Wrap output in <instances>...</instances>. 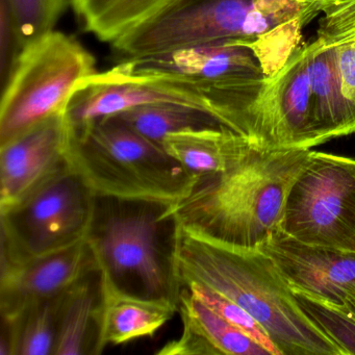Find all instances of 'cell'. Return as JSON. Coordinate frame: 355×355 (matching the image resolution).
I'll use <instances>...</instances> for the list:
<instances>
[{
  "label": "cell",
  "instance_id": "9a60e30c",
  "mask_svg": "<svg viewBox=\"0 0 355 355\" xmlns=\"http://www.w3.org/2000/svg\"><path fill=\"white\" fill-rule=\"evenodd\" d=\"M182 334L155 352L157 355H271L265 347L234 327L182 286L178 303Z\"/></svg>",
  "mask_w": 355,
  "mask_h": 355
},
{
  "label": "cell",
  "instance_id": "4316f807",
  "mask_svg": "<svg viewBox=\"0 0 355 355\" xmlns=\"http://www.w3.org/2000/svg\"><path fill=\"white\" fill-rule=\"evenodd\" d=\"M329 21L342 32L355 31V0L334 8L329 12Z\"/></svg>",
  "mask_w": 355,
  "mask_h": 355
},
{
  "label": "cell",
  "instance_id": "cb8c5ba5",
  "mask_svg": "<svg viewBox=\"0 0 355 355\" xmlns=\"http://www.w3.org/2000/svg\"><path fill=\"white\" fill-rule=\"evenodd\" d=\"M299 305L307 317L338 345L343 355L355 354V319L348 313L318 300L313 297L295 292Z\"/></svg>",
  "mask_w": 355,
  "mask_h": 355
},
{
  "label": "cell",
  "instance_id": "9c48e42d",
  "mask_svg": "<svg viewBox=\"0 0 355 355\" xmlns=\"http://www.w3.org/2000/svg\"><path fill=\"white\" fill-rule=\"evenodd\" d=\"M280 230L305 244L355 252V159L311 150L286 195Z\"/></svg>",
  "mask_w": 355,
  "mask_h": 355
},
{
  "label": "cell",
  "instance_id": "d6986e66",
  "mask_svg": "<svg viewBox=\"0 0 355 355\" xmlns=\"http://www.w3.org/2000/svg\"><path fill=\"white\" fill-rule=\"evenodd\" d=\"M101 295L98 271L85 276L65 293L53 355L94 354Z\"/></svg>",
  "mask_w": 355,
  "mask_h": 355
},
{
  "label": "cell",
  "instance_id": "ac0fdd59",
  "mask_svg": "<svg viewBox=\"0 0 355 355\" xmlns=\"http://www.w3.org/2000/svg\"><path fill=\"white\" fill-rule=\"evenodd\" d=\"M162 145L198 178L228 169L254 146L225 126L175 132L166 137Z\"/></svg>",
  "mask_w": 355,
  "mask_h": 355
},
{
  "label": "cell",
  "instance_id": "4fadbf2b",
  "mask_svg": "<svg viewBox=\"0 0 355 355\" xmlns=\"http://www.w3.org/2000/svg\"><path fill=\"white\" fill-rule=\"evenodd\" d=\"M294 292L342 309L355 297V252L305 244L277 230L259 247Z\"/></svg>",
  "mask_w": 355,
  "mask_h": 355
},
{
  "label": "cell",
  "instance_id": "7402d4cb",
  "mask_svg": "<svg viewBox=\"0 0 355 355\" xmlns=\"http://www.w3.org/2000/svg\"><path fill=\"white\" fill-rule=\"evenodd\" d=\"M114 116L141 136L159 145L166 137L175 132L223 126L205 112L172 103L141 105Z\"/></svg>",
  "mask_w": 355,
  "mask_h": 355
},
{
  "label": "cell",
  "instance_id": "e0dca14e",
  "mask_svg": "<svg viewBox=\"0 0 355 355\" xmlns=\"http://www.w3.org/2000/svg\"><path fill=\"white\" fill-rule=\"evenodd\" d=\"M101 292L95 355L101 354L107 345L155 336L178 311L175 305L128 296L105 288L101 282Z\"/></svg>",
  "mask_w": 355,
  "mask_h": 355
},
{
  "label": "cell",
  "instance_id": "52a82bcc",
  "mask_svg": "<svg viewBox=\"0 0 355 355\" xmlns=\"http://www.w3.org/2000/svg\"><path fill=\"white\" fill-rule=\"evenodd\" d=\"M95 73L94 55L63 33L53 31L22 49L3 88L0 146L65 114L80 83Z\"/></svg>",
  "mask_w": 355,
  "mask_h": 355
},
{
  "label": "cell",
  "instance_id": "7a4b0ae2",
  "mask_svg": "<svg viewBox=\"0 0 355 355\" xmlns=\"http://www.w3.org/2000/svg\"><path fill=\"white\" fill-rule=\"evenodd\" d=\"M311 151L253 146L228 169L199 178L168 213L176 223L214 242L259 249L280 230L286 195Z\"/></svg>",
  "mask_w": 355,
  "mask_h": 355
},
{
  "label": "cell",
  "instance_id": "83f0119b",
  "mask_svg": "<svg viewBox=\"0 0 355 355\" xmlns=\"http://www.w3.org/2000/svg\"><path fill=\"white\" fill-rule=\"evenodd\" d=\"M303 3L309 8L311 17H317L319 14L324 13L332 8L338 7L349 3L351 0H302Z\"/></svg>",
  "mask_w": 355,
  "mask_h": 355
},
{
  "label": "cell",
  "instance_id": "30bf717a",
  "mask_svg": "<svg viewBox=\"0 0 355 355\" xmlns=\"http://www.w3.org/2000/svg\"><path fill=\"white\" fill-rule=\"evenodd\" d=\"M309 47L302 44L266 78L251 113L249 141L265 149L317 146L311 111Z\"/></svg>",
  "mask_w": 355,
  "mask_h": 355
},
{
  "label": "cell",
  "instance_id": "7c38bea8",
  "mask_svg": "<svg viewBox=\"0 0 355 355\" xmlns=\"http://www.w3.org/2000/svg\"><path fill=\"white\" fill-rule=\"evenodd\" d=\"M72 128L65 114L0 146V211L17 205L69 166Z\"/></svg>",
  "mask_w": 355,
  "mask_h": 355
},
{
  "label": "cell",
  "instance_id": "ffe728a7",
  "mask_svg": "<svg viewBox=\"0 0 355 355\" xmlns=\"http://www.w3.org/2000/svg\"><path fill=\"white\" fill-rule=\"evenodd\" d=\"M65 293L31 305L10 321L3 320L0 354L53 355Z\"/></svg>",
  "mask_w": 355,
  "mask_h": 355
},
{
  "label": "cell",
  "instance_id": "d4e9b609",
  "mask_svg": "<svg viewBox=\"0 0 355 355\" xmlns=\"http://www.w3.org/2000/svg\"><path fill=\"white\" fill-rule=\"evenodd\" d=\"M193 294L200 298L207 306L221 315L226 321L230 322L234 327L250 336L251 338L265 347L271 355H282L277 347L272 342L265 328L240 305L224 297L223 295L211 290L202 284L190 282L184 284Z\"/></svg>",
  "mask_w": 355,
  "mask_h": 355
},
{
  "label": "cell",
  "instance_id": "44dd1931",
  "mask_svg": "<svg viewBox=\"0 0 355 355\" xmlns=\"http://www.w3.org/2000/svg\"><path fill=\"white\" fill-rule=\"evenodd\" d=\"M174 0H71L87 33L103 42L118 38L153 17Z\"/></svg>",
  "mask_w": 355,
  "mask_h": 355
},
{
  "label": "cell",
  "instance_id": "277c9868",
  "mask_svg": "<svg viewBox=\"0 0 355 355\" xmlns=\"http://www.w3.org/2000/svg\"><path fill=\"white\" fill-rule=\"evenodd\" d=\"M171 205L97 196L87 241L103 286L178 307L182 282L174 257Z\"/></svg>",
  "mask_w": 355,
  "mask_h": 355
},
{
  "label": "cell",
  "instance_id": "8fae6325",
  "mask_svg": "<svg viewBox=\"0 0 355 355\" xmlns=\"http://www.w3.org/2000/svg\"><path fill=\"white\" fill-rule=\"evenodd\" d=\"M123 63L128 69L139 73L207 85L241 97L252 105L268 78L250 49L230 45L190 47L163 55L125 60Z\"/></svg>",
  "mask_w": 355,
  "mask_h": 355
},
{
  "label": "cell",
  "instance_id": "2e32d148",
  "mask_svg": "<svg viewBox=\"0 0 355 355\" xmlns=\"http://www.w3.org/2000/svg\"><path fill=\"white\" fill-rule=\"evenodd\" d=\"M309 47L313 130L318 145L355 132V105L345 96L336 45L315 37Z\"/></svg>",
  "mask_w": 355,
  "mask_h": 355
},
{
  "label": "cell",
  "instance_id": "5bb4252c",
  "mask_svg": "<svg viewBox=\"0 0 355 355\" xmlns=\"http://www.w3.org/2000/svg\"><path fill=\"white\" fill-rule=\"evenodd\" d=\"M94 271L98 266L87 240L53 254L1 267V319L10 321L31 305L63 294Z\"/></svg>",
  "mask_w": 355,
  "mask_h": 355
},
{
  "label": "cell",
  "instance_id": "3957f363",
  "mask_svg": "<svg viewBox=\"0 0 355 355\" xmlns=\"http://www.w3.org/2000/svg\"><path fill=\"white\" fill-rule=\"evenodd\" d=\"M298 24L295 0H174L112 46L124 60L202 45L240 46L269 68L292 49Z\"/></svg>",
  "mask_w": 355,
  "mask_h": 355
},
{
  "label": "cell",
  "instance_id": "f1b7e54d",
  "mask_svg": "<svg viewBox=\"0 0 355 355\" xmlns=\"http://www.w3.org/2000/svg\"><path fill=\"white\" fill-rule=\"evenodd\" d=\"M344 303V306H343L340 309L346 311V313H348L351 317H353L355 319V297H346V298H345Z\"/></svg>",
  "mask_w": 355,
  "mask_h": 355
},
{
  "label": "cell",
  "instance_id": "5b68a950",
  "mask_svg": "<svg viewBox=\"0 0 355 355\" xmlns=\"http://www.w3.org/2000/svg\"><path fill=\"white\" fill-rule=\"evenodd\" d=\"M69 163L97 196L122 200L174 205L199 180L116 116L72 128Z\"/></svg>",
  "mask_w": 355,
  "mask_h": 355
},
{
  "label": "cell",
  "instance_id": "6da1fadb",
  "mask_svg": "<svg viewBox=\"0 0 355 355\" xmlns=\"http://www.w3.org/2000/svg\"><path fill=\"white\" fill-rule=\"evenodd\" d=\"M174 257L182 286L202 284L248 311L282 355H343L303 311L271 257L232 248L176 223Z\"/></svg>",
  "mask_w": 355,
  "mask_h": 355
},
{
  "label": "cell",
  "instance_id": "603a6c76",
  "mask_svg": "<svg viewBox=\"0 0 355 355\" xmlns=\"http://www.w3.org/2000/svg\"><path fill=\"white\" fill-rule=\"evenodd\" d=\"M20 49L53 32L71 0H6Z\"/></svg>",
  "mask_w": 355,
  "mask_h": 355
},
{
  "label": "cell",
  "instance_id": "ba28073f",
  "mask_svg": "<svg viewBox=\"0 0 355 355\" xmlns=\"http://www.w3.org/2000/svg\"><path fill=\"white\" fill-rule=\"evenodd\" d=\"M97 195L71 165L6 211L1 220V267L18 265L87 240Z\"/></svg>",
  "mask_w": 355,
  "mask_h": 355
},
{
  "label": "cell",
  "instance_id": "8992f818",
  "mask_svg": "<svg viewBox=\"0 0 355 355\" xmlns=\"http://www.w3.org/2000/svg\"><path fill=\"white\" fill-rule=\"evenodd\" d=\"M172 103L200 110L244 138L250 137L249 101L207 85L180 78L139 73L123 62L82 80L65 115L72 128L117 115L141 105Z\"/></svg>",
  "mask_w": 355,
  "mask_h": 355
},
{
  "label": "cell",
  "instance_id": "484cf974",
  "mask_svg": "<svg viewBox=\"0 0 355 355\" xmlns=\"http://www.w3.org/2000/svg\"><path fill=\"white\" fill-rule=\"evenodd\" d=\"M336 55L343 92L355 105V32L336 44Z\"/></svg>",
  "mask_w": 355,
  "mask_h": 355
}]
</instances>
